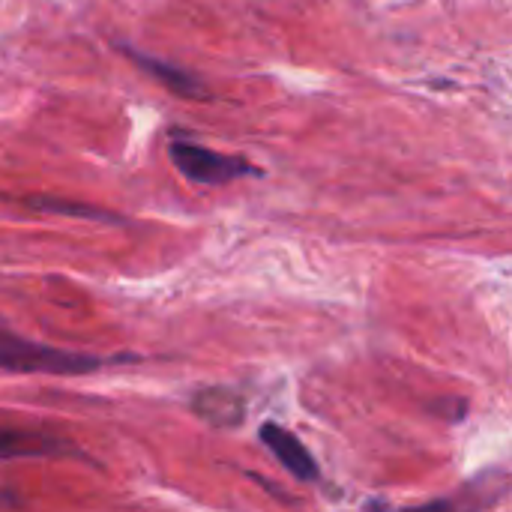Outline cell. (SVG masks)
<instances>
[{
    "label": "cell",
    "mask_w": 512,
    "mask_h": 512,
    "mask_svg": "<svg viewBox=\"0 0 512 512\" xmlns=\"http://www.w3.org/2000/svg\"><path fill=\"white\" fill-rule=\"evenodd\" d=\"M120 363L105 360L96 354H78V351H60L51 345L30 342L24 336L0 330V369L6 372H39V375H87L99 372L102 366Z\"/></svg>",
    "instance_id": "obj_1"
},
{
    "label": "cell",
    "mask_w": 512,
    "mask_h": 512,
    "mask_svg": "<svg viewBox=\"0 0 512 512\" xmlns=\"http://www.w3.org/2000/svg\"><path fill=\"white\" fill-rule=\"evenodd\" d=\"M171 162L174 168L192 180V183H204V186H222L240 177H261V168H255L249 159L243 156H228V153H216L210 147H201L189 138H174L168 144Z\"/></svg>",
    "instance_id": "obj_2"
},
{
    "label": "cell",
    "mask_w": 512,
    "mask_h": 512,
    "mask_svg": "<svg viewBox=\"0 0 512 512\" xmlns=\"http://www.w3.org/2000/svg\"><path fill=\"white\" fill-rule=\"evenodd\" d=\"M258 438H261V444L279 459V465H282L291 477H297L300 483H318V480H321V471H318V465H315V456L306 450V444H303L294 432L282 429L279 423H264V426L258 429Z\"/></svg>",
    "instance_id": "obj_3"
},
{
    "label": "cell",
    "mask_w": 512,
    "mask_h": 512,
    "mask_svg": "<svg viewBox=\"0 0 512 512\" xmlns=\"http://www.w3.org/2000/svg\"><path fill=\"white\" fill-rule=\"evenodd\" d=\"M138 69H144L150 78H156L162 87H168L171 93H177V96H186V99H207L210 93H207V87L201 84V78L195 75V72H189V69H183V66H177V63H171V60H165V57H153V54H147V51H138V48H132V45H126V42H120L117 45Z\"/></svg>",
    "instance_id": "obj_4"
},
{
    "label": "cell",
    "mask_w": 512,
    "mask_h": 512,
    "mask_svg": "<svg viewBox=\"0 0 512 512\" xmlns=\"http://www.w3.org/2000/svg\"><path fill=\"white\" fill-rule=\"evenodd\" d=\"M75 453L69 441L36 429H0V459H54Z\"/></svg>",
    "instance_id": "obj_5"
},
{
    "label": "cell",
    "mask_w": 512,
    "mask_h": 512,
    "mask_svg": "<svg viewBox=\"0 0 512 512\" xmlns=\"http://www.w3.org/2000/svg\"><path fill=\"white\" fill-rule=\"evenodd\" d=\"M192 411L216 426V429H237L246 420V402L231 387H204L192 396Z\"/></svg>",
    "instance_id": "obj_6"
},
{
    "label": "cell",
    "mask_w": 512,
    "mask_h": 512,
    "mask_svg": "<svg viewBox=\"0 0 512 512\" xmlns=\"http://www.w3.org/2000/svg\"><path fill=\"white\" fill-rule=\"evenodd\" d=\"M27 207L42 210V213H60V216H78V219H99V222H117L114 213L90 207V204H78V201H66V198H24Z\"/></svg>",
    "instance_id": "obj_7"
}]
</instances>
